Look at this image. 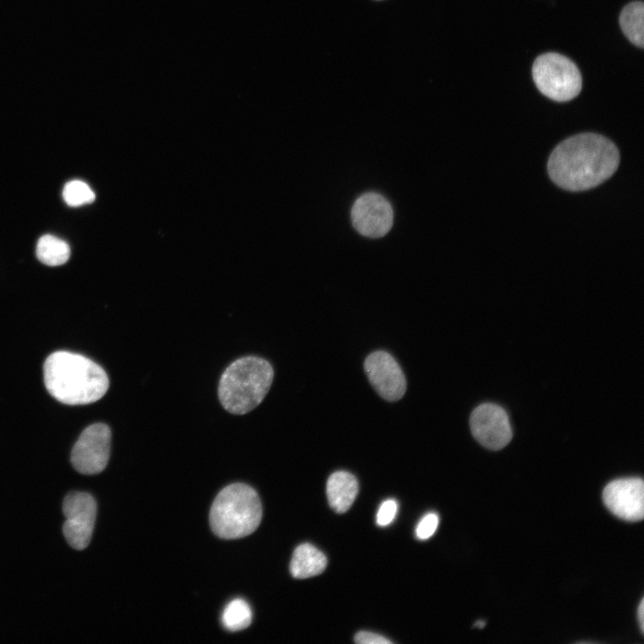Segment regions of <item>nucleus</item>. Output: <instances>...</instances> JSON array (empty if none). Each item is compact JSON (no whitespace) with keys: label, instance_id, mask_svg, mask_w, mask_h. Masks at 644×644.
Wrapping results in <instances>:
<instances>
[{"label":"nucleus","instance_id":"nucleus-9","mask_svg":"<svg viewBox=\"0 0 644 644\" xmlns=\"http://www.w3.org/2000/svg\"><path fill=\"white\" fill-rule=\"evenodd\" d=\"M351 217L353 227L361 235L379 238L391 229L394 213L391 204L384 196L367 192L354 201Z\"/></svg>","mask_w":644,"mask_h":644},{"label":"nucleus","instance_id":"nucleus-12","mask_svg":"<svg viewBox=\"0 0 644 644\" xmlns=\"http://www.w3.org/2000/svg\"><path fill=\"white\" fill-rule=\"evenodd\" d=\"M358 481L350 472H334L326 482V496L331 508L338 513H345L358 494Z\"/></svg>","mask_w":644,"mask_h":644},{"label":"nucleus","instance_id":"nucleus-20","mask_svg":"<svg viewBox=\"0 0 644 644\" xmlns=\"http://www.w3.org/2000/svg\"><path fill=\"white\" fill-rule=\"evenodd\" d=\"M354 641L359 644H391L392 641L386 637L377 633L369 631H359L355 637Z\"/></svg>","mask_w":644,"mask_h":644},{"label":"nucleus","instance_id":"nucleus-7","mask_svg":"<svg viewBox=\"0 0 644 644\" xmlns=\"http://www.w3.org/2000/svg\"><path fill=\"white\" fill-rule=\"evenodd\" d=\"M111 431L104 423L86 428L73 445L71 462L73 468L85 475H95L107 465L110 456Z\"/></svg>","mask_w":644,"mask_h":644},{"label":"nucleus","instance_id":"nucleus-11","mask_svg":"<svg viewBox=\"0 0 644 644\" xmlns=\"http://www.w3.org/2000/svg\"><path fill=\"white\" fill-rule=\"evenodd\" d=\"M603 500L615 516L628 521H641L644 516V483L640 478L618 479L603 490Z\"/></svg>","mask_w":644,"mask_h":644},{"label":"nucleus","instance_id":"nucleus-3","mask_svg":"<svg viewBox=\"0 0 644 644\" xmlns=\"http://www.w3.org/2000/svg\"><path fill=\"white\" fill-rule=\"evenodd\" d=\"M271 364L259 357H242L224 371L218 386L222 406L230 413L242 415L255 409L273 382Z\"/></svg>","mask_w":644,"mask_h":644},{"label":"nucleus","instance_id":"nucleus-8","mask_svg":"<svg viewBox=\"0 0 644 644\" xmlns=\"http://www.w3.org/2000/svg\"><path fill=\"white\" fill-rule=\"evenodd\" d=\"M470 431L474 438L490 450H500L511 441L513 432L504 408L495 403H482L471 412Z\"/></svg>","mask_w":644,"mask_h":644},{"label":"nucleus","instance_id":"nucleus-19","mask_svg":"<svg viewBox=\"0 0 644 644\" xmlns=\"http://www.w3.org/2000/svg\"><path fill=\"white\" fill-rule=\"evenodd\" d=\"M397 507V503L394 499L384 501L377 513V524L381 527L390 524L396 515Z\"/></svg>","mask_w":644,"mask_h":644},{"label":"nucleus","instance_id":"nucleus-21","mask_svg":"<svg viewBox=\"0 0 644 644\" xmlns=\"http://www.w3.org/2000/svg\"><path fill=\"white\" fill-rule=\"evenodd\" d=\"M637 614H638V619L640 622V629H641V631L643 632V629H644V599L643 598L641 599V601L639 605Z\"/></svg>","mask_w":644,"mask_h":644},{"label":"nucleus","instance_id":"nucleus-10","mask_svg":"<svg viewBox=\"0 0 644 644\" xmlns=\"http://www.w3.org/2000/svg\"><path fill=\"white\" fill-rule=\"evenodd\" d=\"M364 369L371 386L383 399L395 402L405 394V376L390 353L385 351L370 353L364 361Z\"/></svg>","mask_w":644,"mask_h":644},{"label":"nucleus","instance_id":"nucleus-6","mask_svg":"<svg viewBox=\"0 0 644 644\" xmlns=\"http://www.w3.org/2000/svg\"><path fill=\"white\" fill-rule=\"evenodd\" d=\"M65 521L63 533L68 544L76 550L85 549L92 537L97 515V503L86 492L69 493L63 502Z\"/></svg>","mask_w":644,"mask_h":644},{"label":"nucleus","instance_id":"nucleus-2","mask_svg":"<svg viewBox=\"0 0 644 644\" xmlns=\"http://www.w3.org/2000/svg\"><path fill=\"white\" fill-rule=\"evenodd\" d=\"M44 382L48 393L68 404H89L106 393L109 380L96 362L80 354L59 351L44 363Z\"/></svg>","mask_w":644,"mask_h":644},{"label":"nucleus","instance_id":"nucleus-16","mask_svg":"<svg viewBox=\"0 0 644 644\" xmlns=\"http://www.w3.org/2000/svg\"><path fill=\"white\" fill-rule=\"evenodd\" d=\"M252 614L249 604L240 598L233 599L222 614V623L225 629L237 631L247 628L251 623Z\"/></svg>","mask_w":644,"mask_h":644},{"label":"nucleus","instance_id":"nucleus-14","mask_svg":"<svg viewBox=\"0 0 644 644\" xmlns=\"http://www.w3.org/2000/svg\"><path fill=\"white\" fill-rule=\"evenodd\" d=\"M644 5L642 2H632L622 11L619 18L621 29L626 38L635 46H644Z\"/></svg>","mask_w":644,"mask_h":644},{"label":"nucleus","instance_id":"nucleus-18","mask_svg":"<svg viewBox=\"0 0 644 644\" xmlns=\"http://www.w3.org/2000/svg\"><path fill=\"white\" fill-rule=\"evenodd\" d=\"M438 522L439 519L436 513H427L416 527V537L422 540L429 538L436 530Z\"/></svg>","mask_w":644,"mask_h":644},{"label":"nucleus","instance_id":"nucleus-15","mask_svg":"<svg viewBox=\"0 0 644 644\" xmlns=\"http://www.w3.org/2000/svg\"><path fill=\"white\" fill-rule=\"evenodd\" d=\"M70 247L63 240L46 234L39 238L36 254L40 262L47 266H60L64 264L70 257Z\"/></svg>","mask_w":644,"mask_h":644},{"label":"nucleus","instance_id":"nucleus-22","mask_svg":"<svg viewBox=\"0 0 644 644\" xmlns=\"http://www.w3.org/2000/svg\"><path fill=\"white\" fill-rule=\"evenodd\" d=\"M486 623L483 621H477L474 624L475 627L483 628L485 626Z\"/></svg>","mask_w":644,"mask_h":644},{"label":"nucleus","instance_id":"nucleus-4","mask_svg":"<svg viewBox=\"0 0 644 644\" xmlns=\"http://www.w3.org/2000/svg\"><path fill=\"white\" fill-rule=\"evenodd\" d=\"M261 519L262 505L257 492L242 483L223 488L209 513L212 531L224 539H236L251 534Z\"/></svg>","mask_w":644,"mask_h":644},{"label":"nucleus","instance_id":"nucleus-13","mask_svg":"<svg viewBox=\"0 0 644 644\" xmlns=\"http://www.w3.org/2000/svg\"><path fill=\"white\" fill-rule=\"evenodd\" d=\"M326 555L309 543L298 546L290 563V572L296 579H306L322 573L326 566Z\"/></svg>","mask_w":644,"mask_h":644},{"label":"nucleus","instance_id":"nucleus-1","mask_svg":"<svg viewBox=\"0 0 644 644\" xmlns=\"http://www.w3.org/2000/svg\"><path fill=\"white\" fill-rule=\"evenodd\" d=\"M620 156L614 144L594 133H583L561 142L552 152L547 169L552 181L568 191H585L610 178Z\"/></svg>","mask_w":644,"mask_h":644},{"label":"nucleus","instance_id":"nucleus-5","mask_svg":"<svg viewBox=\"0 0 644 644\" xmlns=\"http://www.w3.org/2000/svg\"><path fill=\"white\" fill-rule=\"evenodd\" d=\"M533 80L538 90L555 101H568L581 90V75L575 64L557 53H546L534 61Z\"/></svg>","mask_w":644,"mask_h":644},{"label":"nucleus","instance_id":"nucleus-17","mask_svg":"<svg viewBox=\"0 0 644 644\" xmlns=\"http://www.w3.org/2000/svg\"><path fill=\"white\" fill-rule=\"evenodd\" d=\"M63 197L67 205L78 207L93 202L95 193L86 182L73 180L64 185Z\"/></svg>","mask_w":644,"mask_h":644}]
</instances>
